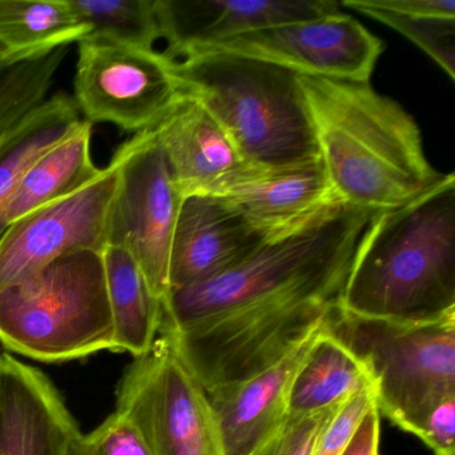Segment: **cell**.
Segmentation results:
<instances>
[{"label":"cell","mask_w":455,"mask_h":455,"mask_svg":"<svg viewBox=\"0 0 455 455\" xmlns=\"http://www.w3.org/2000/svg\"><path fill=\"white\" fill-rule=\"evenodd\" d=\"M375 212L338 202L266 239L225 273L170 290L159 334L210 391L278 363L339 307L356 244Z\"/></svg>","instance_id":"6da1fadb"},{"label":"cell","mask_w":455,"mask_h":455,"mask_svg":"<svg viewBox=\"0 0 455 455\" xmlns=\"http://www.w3.org/2000/svg\"><path fill=\"white\" fill-rule=\"evenodd\" d=\"M319 156L335 196L370 212L396 209L438 185L419 127L370 82L300 76Z\"/></svg>","instance_id":"7a4b0ae2"},{"label":"cell","mask_w":455,"mask_h":455,"mask_svg":"<svg viewBox=\"0 0 455 455\" xmlns=\"http://www.w3.org/2000/svg\"><path fill=\"white\" fill-rule=\"evenodd\" d=\"M340 308L366 318L426 322L455 313V177L375 212L351 260Z\"/></svg>","instance_id":"3957f363"},{"label":"cell","mask_w":455,"mask_h":455,"mask_svg":"<svg viewBox=\"0 0 455 455\" xmlns=\"http://www.w3.org/2000/svg\"><path fill=\"white\" fill-rule=\"evenodd\" d=\"M183 92L198 100L247 164L281 169L321 161L300 76L225 52L174 60Z\"/></svg>","instance_id":"277c9868"},{"label":"cell","mask_w":455,"mask_h":455,"mask_svg":"<svg viewBox=\"0 0 455 455\" xmlns=\"http://www.w3.org/2000/svg\"><path fill=\"white\" fill-rule=\"evenodd\" d=\"M0 342L41 362L114 351L103 252L65 255L0 290Z\"/></svg>","instance_id":"5b68a950"},{"label":"cell","mask_w":455,"mask_h":455,"mask_svg":"<svg viewBox=\"0 0 455 455\" xmlns=\"http://www.w3.org/2000/svg\"><path fill=\"white\" fill-rule=\"evenodd\" d=\"M324 331L364 364L378 411L407 433L417 435L430 410L455 395V313L399 322L338 307Z\"/></svg>","instance_id":"8992f818"},{"label":"cell","mask_w":455,"mask_h":455,"mask_svg":"<svg viewBox=\"0 0 455 455\" xmlns=\"http://www.w3.org/2000/svg\"><path fill=\"white\" fill-rule=\"evenodd\" d=\"M116 412L153 455H225L209 396L166 334L135 358L118 388Z\"/></svg>","instance_id":"52a82bcc"},{"label":"cell","mask_w":455,"mask_h":455,"mask_svg":"<svg viewBox=\"0 0 455 455\" xmlns=\"http://www.w3.org/2000/svg\"><path fill=\"white\" fill-rule=\"evenodd\" d=\"M74 90L90 124L135 134L153 130L183 95L174 60L164 52L92 38L78 44Z\"/></svg>","instance_id":"ba28073f"},{"label":"cell","mask_w":455,"mask_h":455,"mask_svg":"<svg viewBox=\"0 0 455 455\" xmlns=\"http://www.w3.org/2000/svg\"><path fill=\"white\" fill-rule=\"evenodd\" d=\"M114 156L118 159L119 178L108 247H119L134 258L164 305L169 294L172 234L183 196L175 188L153 130L135 134Z\"/></svg>","instance_id":"9c48e42d"},{"label":"cell","mask_w":455,"mask_h":455,"mask_svg":"<svg viewBox=\"0 0 455 455\" xmlns=\"http://www.w3.org/2000/svg\"><path fill=\"white\" fill-rule=\"evenodd\" d=\"M118 159L89 185L12 223L0 236V290L20 283L65 255L105 251L118 188Z\"/></svg>","instance_id":"30bf717a"},{"label":"cell","mask_w":455,"mask_h":455,"mask_svg":"<svg viewBox=\"0 0 455 455\" xmlns=\"http://www.w3.org/2000/svg\"><path fill=\"white\" fill-rule=\"evenodd\" d=\"M196 52L251 58L300 76L370 82L383 42L355 18L338 12L247 34Z\"/></svg>","instance_id":"8fae6325"},{"label":"cell","mask_w":455,"mask_h":455,"mask_svg":"<svg viewBox=\"0 0 455 455\" xmlns=\"http://www.w3.org/2000/svg\"><path fill=\"white\" fill-rule=\"evenodd\" d=\"M164 55L191 52L266 28L339 12L332 0H156Z\"/></svg>","instance_id":"7c38bea8"},{"label":"cell","mask_w":455,"mask_h":455,"mask_svg":"<svg viewBox=\"0 0 455 455\" xmlns=\"http://www.w3.org/2000/svg\"><path fill=\"white\" fill-rule=\"evenodd\" d=\"M266 239L223 199L212 196H186L172 234L169 291L225 273Z\"/></svg>","instance_id":"4fadbf2b"},{"label":"cell","mask_w":455,"mask_h":455,"mask_svg":"<svg viewBox=\"0 0 455 455\" xmlns=\"http://www.w3.org/2000/svg\"><path fill=\"white\" fill-rule=\"evenodd\" d=\"M212 196L238 210L267 239L307 225L340 202L322 161L281 169L250 167Z\"/></svg>","instance_id":"5bb4252c"},{"label":"cell","mask_w":455,"mask_h":455,"mask_svg":"<svg viewBox=\"0 0 455 455\" xmlns=\"http://www.w3.org/2000/svg\"><path fill=\"white\" fill-rule=\"evenodd\" d=\"M153 132L183 198L215 196L252 167L204 106L185 92Z\"/></svg>","instance_id":"9a60e30c"},{"label":"cell","mask_w":455,"mask_h":455,"mask_svg":"<svg viewBox=\"0 0 455 455\" xmlns=\"http://www.w3.org/2000/svg\"><path fill=\"white\" fill-rule=\"evenodd\" d=\"M76 420L38 370L0 355V455H68Z\"/></svg>","instance_id":"2e32d148"},{"label":"cell","mask_w":455,"mask_h":455,"mask_svg":"<svg viewBox=\"0 0 455 455\" xmlns=\"http://www.w3.org/2000/svg\"><path fill=\"white\" fill-rule=\"evenodd\" d=\"M322 329L268 369L207 391L223 454H254L283 423L295 372Z\"/></svg>","instance_id":"e0dca14e"},{"label":"cell","mask_w":455,"mask_h":455,"mask_svg":"<svg viewBox=\"0 0 455 455\" xmlns=\"http://www.w3.org/2000/svg\"><path fill=\"white\" fill-rule=\"evenodd\" d=\"M92 124L84 119L62 142L44 153L28 170L4 210V220L12 223L30 212L81 190L102 169L92 161Z\"/></svg>","instance_id":"ac0fdd59"},{"label":"cell","mask_w":455,"mask_h":455,"mask_svg":"<svg viewBox=\"0 0 455 455\" xmlns=\"http://www.w3.org/2000/svg\"><path fill=\"white\" fill-rule=\"evenodd\" d=\"M84 122L76 100L65 92L44 103L0 134V236L6 230L4 210L28 170Z\"/></svg>","instance_id":"d6986e66"},{"label":"cell","mask_w":455,"mask_h":455,"mask_svg":"<svg viewBox=\"0 0 455 455\" xmlns=\"http://www.w3.org/2000/svg\"><path fill=\"white\" fill-rule=\"evenodd\" d=\"M89 34L70 0H0V54L10 62L52 54Z\"/></svg>","instance_id":"ffe728a7"},{"label":"cell","mask_w":455,"mask_h":455,"mask_svg":"<svg viewBox=\"0 0 455 455\" xmlns=\"http://www.w3.org/2000/svg\"><path fill=\"white\" fill-rule=\"evenodd\" d=\"M103 263L113 316L114 351H126L140 358L153 347L159 334L162 300L129 252L106 247Z\"/></svg>","instance_id":"44dd1931"},{"label":"cell","mask_w":455,"mask_h":455,"mask_svg":"<svg viewBox=\"0 0 455 455\" xmlns=\"http://www.w3.org/2000/svg\"><path fill=\"white\" fill-rule=\"evenodd\" d=\"M369 387L372 382L364 364L327 334L323 326L295 372L289 393V415L332 409Z\"/></svg>","instance_id":"7402d4cb"},{"label":"cell","mask_w":455,"mask_h":455,"mask_svg":"<svg viewBox=\"0 0 455 455\" xmlns=\"http://www.w3.org/2000/svg\"><path fill=\"white\" fill-rule=\"evenodd\" d=\"M90 28L87 38L140 49H154L162 39L156 0H70Z\"/></svg>","instance_id":"603a6c76"},{"label":"cell","mask_w":455,"mask_h":455,"mask_svg":"<svg viewBox=\"0 0 455 455\" xmlns=\"http://www.w3.org/2000/svg\"><path fill=\"white\" fill-rule=\"evenodd\" d=\"M68 47L36 60L10 62L0 54V134L47 100Z\"/></svg>","instance_id":"cb8c5ba5"},{"label":"cell","mask_w":455,"mask_h":455,"mask_svg":"<svg viewBox=\"0 0 455 455\" xmlns=\"http://www.w3.org/2000/svg\"><path fill=\"white\" fill-rule=\"evenodd\" d=\"M342 6L398 31L427 54L450 78L454 79L455 20L430 15L395 14L367 6L363 0H345Z\"/></svg>","instance_id":"d4e9b609"},{"label":"cell","mask_w":455,"mask_h":455,"mask_svg":"<svg viewBox=\"0 0 455 455\" xmlns=\"http://www.w3.org/2000/svg\"><path fill=\"white\" fill-rule=\"evenodd\" d=\"M68 455H153L137 428L116 412L92 433H79Z\"/></svg>","instance_id":"484cf974"},{"label":"cell","mask_w":455,"mask_h":455,"mask_svg":"<svg viewBox=\"0 0 455 455\" xmlns=\"http://www.w3.org/2000/svg\"><path fill=\"white\" fill-rule=\"evenodd\" d=\"M375 404L372 387L359 391L340 404L319 433L311 455H342Z\"/></svg>","instance_id":"4316f807"},{"label":"cell","mask_w":455,"mask_h":455,"mask_svg":"<svg viewBox=\"0 0 455 455\" xmlns=\"http://www.w3.org/2000/svg\"><path fill=\"white\" fill-rule=\"evenodd\" d=\"M339 406L313 414L287 415L275 433L252 455L313 454L319 433Z\"/></svg>","instance_id":"83f0119b"},{"label":"cell","mask_w":455,"mask_h":455,"mask_svg":"<svg viewBox=\"0 0 455 455\" xmlns=\"http://www.w3.org/2000/svg\"><path fill=\"white\" fill-rule=\"evenodd\" d=\"M417 436L435 455H455V395L442 399L430 410Z\"/></svg>","instance_id":"f1b7e54d"},{"label":"cell","mask_w":455,"mask_h":455,"mask_svg":"<svg viewBox=\"0 0 455 455\" xmlns=\"http://www.w3.org/2000/svg\"><path fill=\"white\" fill-rule=\"evenodd\" d=\"M367 6L403 15H430L455 20L454 0H363Z\"/></svg>","instance_id":"f546056e"},{"label":"cell","mask_w":455,"mask_h":455,"mask_svg":"<svg viewBox=\"0 0 455 455\" xmlns=\"http://www.w3.org/2000/svg\"><path fill=\"white\" fill-rule=\"evenodd\" d=\"M380 414L377 404L367 412L342 455H380Z\"/></svg>","instance_id":"4dcf8cb0"}]
</instances>
